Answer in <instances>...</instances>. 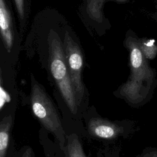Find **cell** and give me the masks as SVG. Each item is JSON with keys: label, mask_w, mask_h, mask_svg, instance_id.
Masks as SVG:
<instances>
[{"label": "cell", "mask_w": 157, "mask_h": 157, "mask_svg": "<svg viewBox=\"0 0 157 157\" xmlns=\"http://www.w3.org/2000/svg\"><path fill=\"white\" fill-rule=\"evenodd\" d=\"M124 43L129 53L130 74L119 88L118 95L131 105L140 106L153 97L157 86L156 72L149 65L134 33H127Z\"/></svg>", "instance_id": "cell-1"}, {"label": "cell", "mask_w": 157, "mask_h": 157, "mask_svg": "<svg viewBox=\"0 0 157 157\" xmlns=\"http://www.w3.org/2000/svg\"><path fill=\"white\" fill-rule=\"evenodd\" d=\"M49 72L70 111L75 114L78 104L66 61L63 40L59 33L50 28L47 33Z\"/></svg>", "instance_id": "cell-2"}, {"label": "cell", "mask_w": 157, "mask_h": 157, "mask_svg": "<svg viewBox=\"0 0 157 157\" xmlns=\"http://www.w3.org/2000/svg\"><path fill=\"white\" fill-rule=\"evenodd\" d=\"M30 102L32 111L42 126L52 133L63 147L66 134L56 109L44 89L34 78L31 81Z\"/></svg>", "instance_id": "cell-3"}, {"label": "cell", "mask_w": 157, "mask_h": 157, "mask_svg": "<svg viewBox=\"0 0 157 157\" xmlns=\"http://www.w3.org/2000/svg\"><path fill=\"white\" fill-rule=\"evenodd\" d=\"M63 40L70 80L77 104L79 105L85 93V86L82 79V71L84 63L82 52L78 44L68 30H66L64 34L63 33Z\"/></svg>", "instance_id": "cell-4"}, {"label": "cell", "mask_w": 157, "mask_h": 157, "mask_svg": "<svg viewBox=\"0 0 157 157\" xmlns=\"http://www.w3.org/2000/svg\"><path fill=\"white\" fill-rule=\"evenodd\" d=\"M88 131L92 136L103 139H113L124 132V128L117 123L101 118H91L88 124Z\"/></svg>", "instance_id": "cell-5"}, {"label": "cell", "mask_w": 157, "mask_h": 157, "mask_svg": "<svg viewBox=\"0 0 157 157\" xmlns=\"http://www.w3.org/2000/svg\"><path fill=\"white\" fill-rule=\"evenodd\" d=\"M0 31L6 48L10 52L13 42L11 13L6 0H0Z\"/></svg>", "instance_id": "cell-6"}, {"label": "cell", "mask_w": 157, "mask_h": 157, "mask_svg": "<svg viewBox=\"0 0 157 157\" xmlns=\"http://www.w3.org/2000/svg\"><path fill=\"white\" fill-rule=\"evenodd\" d=\"M12 124L11 115L4 117L0 123V157H6Z\"/></svg>", "instance_id": "cell-7"}, {"label": "cell", "mask_w": 157, "mask_h": 157, "mask_svg": "<svg viewBox=\"0 0 157 157\" xmlns=\"http://www.w3.org/2000/svg\"><path fill=\"white\" fill-rule=\"evenodd\" d=\"M66 151L67 157H86L78 137L75 134H71L68 137Z\"/></svg>", "instance_id": "cell-8"}, {"label": "cell", "mask_w": 157, "mask_h": 157, "mask_svg": "<svg viewBox=\"0 0 157 157\" xmlns=\"http://www.w3.org/2000/svg\"><path fill=\"white\" fill-rule=\"evenodd\" d=\"M139 43L142 53L148 60L155 58L157 54V45L154 40L146 37L139 38Z\"/></svg>", "instance_id": "cell-9"}, {"label": "cell", "mask_w": 157, "mask_h": 157, "mask_svg": "<svg viewBox=\"0 0 157 157\" xmlns=\"http://www.w3.org/2000/svg\"><path fill=\"white\" fill-rule=\"evenodd\" d=\"M136 157H157V148L154 147H146L140 154Z\"/></svg>", "instance_id": "cell-10"}, {"label": "cell", "mask_w": 157, "mask_h": 157, "mask_svg": "<svg viewBox=\"0 0 157 157\" xmlns=\"http://www.w3.org/2000/svg\"><path fill=\"white\" fill-rule=\"evenodd\" d=\"M16 8L18 13V16L21 20L25 17V1L24 0H14Z\"/></svg>", "instance_id": "cell-11"}, {"label": "cell", "mask_w": 157, "mask_h": 157, "mask_svg": "<svg viewBox=\"0 0 157 157\" xmlns=\"http://www.w3.org/2000/svg\"><path fill=\"white\" fill-rule=\"evenodd\" d=\"M21 157H34L33 151L31 147L27 148L23 153Z\"/></svg>", "instance_id": "cell-12"}, {"label": "cell", "mask_w": 157, "mask_h": 157, "mask_svg": "<svg viewBox=\"0 0 157 157\" xmlns=\"http://www.w3.org/2000/svg\"><path fill=\"white\" fill-rule=\"evenodd\" d=\"M152 18L157 22V5H155V10L152 13Z\"/></svg>", "instance_id": "cell-13"}, {"label": "cell", "mask_w": 157, "mask_h": 157, "mask_svg": "<svg viewBox=\"0 0 157 157\" xmlns=\"http://www.w3.org/2000/svg\"><path fill=\"white\" fill-rule=\"evenodd\" d=\"M117 1H119V2H124V1H126L127 0H116Z\"/></svg>", "instance_id": "cell-14"}, {"label": "cell", "mask_w": 157, "mask_h": 157, "mask_svg": "<svg viewBox=\"0 0 157 157\" xmlns=\"http://www.w3.org/2000/svg\"><path fill=\"white\" fill-rule=\"evenodd\" d=\"M154 1L155 3V5H157V0H154Z\"/></svg>", "instance_id": "cell-15"}]
</instances>
